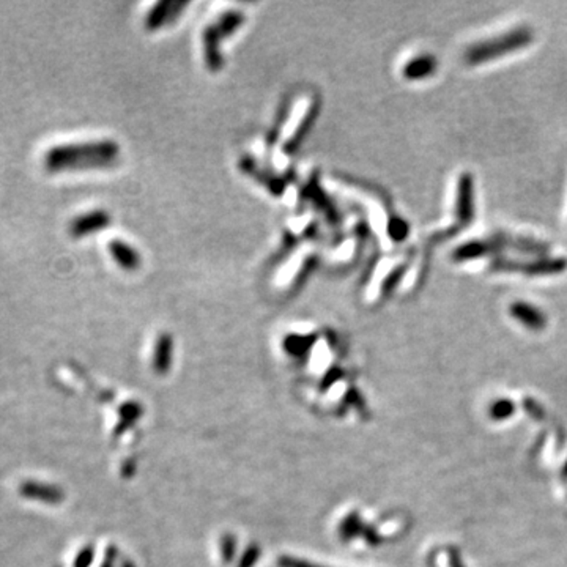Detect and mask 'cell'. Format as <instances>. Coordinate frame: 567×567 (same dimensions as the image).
I'll use <instances>...</instances> for the list:
<instances>
[{
	"label": "cell",
	"mask_w": 567,
	"mask_h": 567,
	"mask_svg": "<svg viewBox=\"0 0 567 567\" xmlns=\"http://www.w3.org/2000/svg\"><path fill=\"white\" fill-rule=\"evenodd\" d=\"M410 233V224L403 218L393 216L388 223V235L389 238L396 241V243H402L405 241Z\"/></svg>",
	"instance_id": "15"
},
{
	"label": "cell",
	"mask_w": 567,
	"mask_h": 567,
	"mask_svg": "<svg viewBox=\"0 0 567 567\" xmlns=\"http://www.w3.org/2000/svg\"><path fill=\"white\" fill-rule=\"evenodd\" d=\"M509 312L514 320H517L531 331H542L547 325V317L544 312L530 303L516 301L509 308Z\"/></svg>",
	"instance_id": "7"
},
{
	"label": "cell",
	"mask_w": 567,
	"mask_h": 567,
	"mask_svg": "<svg viewBox=\"0 0 567 567\" xmlns=\"http://www.w3.org/2000/svg\"><path fill=\"white\" fill-rule=\"evenodd\" d=\"M501 243L498 238L493 240H479V241H468V243L460 245L457 249L454 251L452 259L457 260V262H467V260H474V259H482L485 256H490V254L498 252L501 249Z\"/></svg>",
	"instance_id": "8"
},
{
	"label": "cell",
	"mask_w": 567,
	"mask_h": 567,
	"mask_svg": "<svg viewBox=\"0 0 567 567\" xmlns=\"http://www.w3.org/2000/svg\"><path fill=\"white\" fill-rule=\"evenodd\" d=\"M19 495L22 498L41 501V503L48 504H58L65 500V493L62 488L51 484H43V482L37 481H24L18 488Z\"/></svg>",
	"instance_id": "6"
},
{
	"label": "cell",
	"mask_w": 567,
	"mask_h": 567,
	"mask_svg": "<svg viewBox=\"0 0 567 567\" xmlns=\"http://www.w3.org/2000/svg\"><path fill=\"white\" fill-rule=\"evenodd\" d=\"M119 145L112 141L67 143L49 148L44 155V166L51 172L109 167L119 158Z\"/></svg>",
	"instance_id": "1"
},
{
	"label": "cell",
	"mask_w": 567,
	"mask_h": 567,
	"mask_svg": "<svg viewBox=\"0 0 567 567\" xmlns=\"http://www.w3.org/2000/svg\"><path fill=\"white\" fill-rule=\"evenodd\" d=\"M186 4L183 2H159L155 5V8L148 13L145 19L147 30H156L162 27V24L171 21L174 18V13L183 8Z\"/></svg>",
	"instance_id": "12"
},
{
	"label": "cell",
	"mask_w": 567,
	"mask_h": 567,
	"mask_svg": "<svg viewBox=\"0 0 567 567\" xmlns=\"http://www.w3.org/2000/svg\"><path fill=\"white\" fill-rule=\"evenodd\" d=\"M459 229H464L474 218V181L471 174H462L457 185V202H455Z\"/></svg>",
	"instance_id": "4"
},
{
	"label": "cell",
	"mask_w": 567,
	"mask_h": 567,
	"mask_svg": "<svg viewBox=\"0 0 567 567\" xmlns=\"http://www.w3.org/2000/svg\"><path fill=\"white\" fill-rule=\"evenodd\" d=\"M112 223L110 214L104 210H96L77 216L70 224V235L73 238H81L90 235V233L100 232L107 229V226Z\"/></svg>",
	"instance_id": "5"
},
{
	"label": "cell",
	"mask_w": 567,
	"mask_h": 567,
	"mask_svg": "<svg viewBox=\"0 0 567 567\" xmlns=\"http://www.w3.org/2000/svg\"><path fill=\"white\" fill-rule=\"evenodd\" d=\"M451 567H464V566H462L460 559L457 556V553H455V552L451 555Z\"/></svg>",
	"instance_id": "20"
},
{
	"label": "cell",
	"mask_w": 567,
	"mask_h": 567,
	"mask_svg": "<svg viewBox=\"0 0 567 567\" xmlns=\"http://www.w3.org/2000/svg\"><path fill=\"white\" fill-rule=\"evenodd\" d=\"M279 567H325L320 564H314L306 561V559L293 558V556H282L279 558Z\"/></svg>",
	"instance_id": "18"
},
{
	"label": "cell",
	"mask_w": 567,
	"mask_h": 567,
	"mask_svg": "<svg viewBox=\"0 0 567 567\" xmlns=\"http://www.w3.org/2000/svg\"><path fill=\"white\" fill-rule=\"evenodd\" d=\"M567 268V262L564 259H536L530 262H514V260H495L492 263V270L495 271H520L530 276H547V275H558Z\"/></svg>",
	"instance_id": "3"
},
{
	"label": "cell",
	"mask_w": 567,
	"mask_h": 567,
	"mask_svg": "<svg viewBox=\"0 0 567 567\" xmlns=\"http://www.w3.org/2000/svg\"><path fill=\"white\" fill-rule=\"evenodd\" d=\"M202 40H204V58L208 70L210 71L221 70V67H223V57H221L219 52L221 35L218 29L214 27V24H210L204 30Z\"/></svg>",
	"instance_id": "10"
},
{
	"label": "cell",
	"mask_w": 567,
	"mask_h": 567,
	"mask_svg": "<svg viewBox=\"0 0 567 567\" xmlns=\"http://www.w3.org/2000/svg\"><path fill=\"white\" fill-rule=\"evenodd\" d=\"M438 68V60L432 54H422L408 60L402 70V74L408 81H422L432 76Z\"/></svg>",
	"instance_id": "9"
},
{
	"label": "cell",
	"mask_w": 567,
	"mask_h": 567,
	"mask_svg": "<svg viewBox=\"0 0 567 567\" xmlns=\"http://www.w3.org/2000/svg\"><path fill=\"white\" fill-rule=\"evenodd\" d=\"M564 473L567 474V464H566V468H564Z\"/></svg>",
	"instance_id": "21"
},
{
	"label": "cell",
	"mask_w": 567,
	"mask_h": 567,
	"mask_svg": "<svg viewBox=\"0 0 567 567\" xmlns=\"http://www.w3.org/2000/svg\"><path fill=\"white\" fill-rule=\"evenodd\" d=\"M92 558H93L92 547H87V549H84L79 555H77L74 567H89V564L92 563Z\"/></svg>",
	"instance_id": "19"
},
{
	"label": "cell",
	"mask_w": 567,
	"mask_h": 567,
	"mask_svg": "<svg viewBox=\"0 0 567 567\" xmlns=\"http://www.w3.org/2000/svg\"><path fill=\"white\" fill-rule=\"evenodd\" d=\"M243 21H245V18L240 11H227L218 19L216 22H214V27L218 29L221 38H223V37L232 35L233 32L240 29Z\"/></svg>",
	"instance_id": "13"
},
{
	"label": "cell",
	"mask_w": 567,
	"mask_h": 567,
	"mask_svg": "<svg viewBox=\"0 0 567 567\" xmlns=\"http://www.w3.org/2000/svg\"><path fill=\"white\" fill-rule=\"evenodd\" d=\"M533 41L531 29L520 27L514 29L507 34L495 37L492 40L476 43L465 52V60L470 65H481L488 60H495L512 52L526 48Z\"/></svg>",
	"instance_id": "2"
},
{
	"label": "cell",
	"mask_w": 567,
	"mask_h": 567,
	"mask_svg": "<svg viewBox=\"0 0 567 567\" xmlns=\"http://www.w3.org/2000/svg\"><path fill=\"white\" fill-rule=\"evenodd\" d=\"M171 348H172V341L167 334L161 336L158 339V344H156V355H155V366L159 370H166L169 366V361H171Z\"/></svg>",
	"instance_id": "14"
},
{
	"label": "cell",
	"mask_w": 567,
	"mask_h": 567,
	"mask_svg": "<svg viewBox=\"0 0 567 567\" xmlns=\"http://www.w3.org/2000/svg\"><path fill=\"white\" fill-rule=\"evenodd\" d=\"M405 271H407V265H400V266H397L396 270L391 271V275L386 279H384V282H383V293H384V295H389V293L396 289L397 284L402 281V278H403V275H405Z\"/></svg>",
	"instance_id": "17"
},
{
	"label": "cell",
	"mask_w": 567,
	"mask_h": 567,
	"mask_svg": "<svg viewBox=\"0 0 567 567\" xmlns=\"http://www.w3.org/2000/svg\"><path fill=\"white\" fill-rule=\"evenodd\" d=\"M516 412V407H514V403L509 399H498L495 400L490 408H488V415H490L492 419H507L509 416H512V413Z\"/></svg>",
	"instance_id": "16"
},
{
	"label": "cell",
	"mask_w": 567,
	"mask_h": 567,
	"mask_svg": "<svg viewBox=\"0 0 567 567\" xmlns=\"http://www.w3.org/2000/svg\"><path fill=\"white\" fill-rule=\"evenodd\" d=\"M109 252L112 259L125 271H134L141 266V256L128 243L122 240H112L109 243Z\"/></svg>",
	"instance_id": "11"
}]
</instances>
